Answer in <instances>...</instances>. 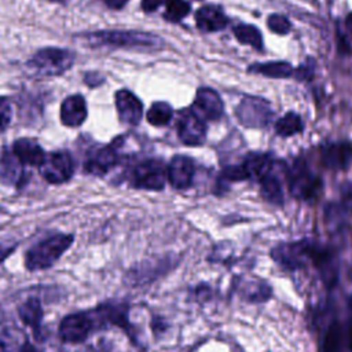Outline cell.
Segmentation results:
<instances>
[{"instance_id": "obj_1", "label": "cell", "mask_w": 352, "mask_h": 352, "mask_svg": "<svg viewBox=\"0 0 352 352\" xmlns=\"http://www.w3.org/2000/svg\"><path fill=\"white\" fill-rule=\"evenodd\" d=\"M76 40H80L84 45L99 48H128V50H158L162 47L164 41L161 37L146 33V32H132V30H102L92 32L88 34H81Z\"/></svg>"}, {"instance_id": "obj_2", "label": "cell", "mask_w": 352, "mask_h": 352, "mask_svg": "<svg viewBox=\"0 0 352 352\" xmlns=\"http://www.w3.org/2000/svg\"><path fill=\"white\" fill-rule=\"evenodd\" d=\"M73 239L72 234H56L38 242L25 256L26 268L37 271L54 265L73 243Z\"/></svg>"}, {"instance_id": "obj_3", "label": "cell", "mask_w": 352, "mask_h": 352, "mask_svg": "<svg viewBox=\"0 0 352 352\" xmlns=\"http://www.w3.org/2000/svg\"><path fill=\"white\" fill-rule=\"evenodd\" d=\"M74 63V54L65 48L47 47L37 51L32 59L28 62L29 69H32L38 76L54 77L66 73Z\"/></svg>"}, {"instance_id": "obj_4", "label": "cell", "mask_w": 352, "mask_h": 352, "mask_svg": "<svg viewBox=\"0 0 352 352\" xmlns=\"http://www.w3.org/2000/svg\"><path fill=\"white\" fill-rule=\"evenodd\" d=\"M315 245L307 239L280 243L272 249V260L287 271H294L312 263Z\"/></svg>"}, {"instance_id": "obj_5", "label": "cell", "mask_w": 352, "mask_h": 352, "mask_svg": "<svg viewBox=\"0 0 352 352\" xmlns=\"http://www.w3.org/2000/svg\"><path fill=\"white\" fill-rule=\"evenodd\" d=\"M287 177L289 190L292 195L298 199L311 201L316 198L322 190L320 177L316 176L301 160L294 162L292 170L287 172Z\"/></svg>"}, {"instance_id": "obj_6", "label": "cell", "mask_w": 352, "mask_h": 352, "mask_svg": "<svg viewBox=\"0 0 352 352\" xmlns=\"http://www.w3.org/2000/svg\"><path fill=\"white\" fill-rule=\"evenodd\" d=\"M272 114L270 102L258 96H245L235 109L238 121L246 128H263L268 125Z\"/></svg>"}, {"instance_id": "obj_7", "label": "cell", "mask_w": 352, "mask_h": 352, "mask_svg": "<svg viewBox=\"0 0 352 352\" xmlns=\"http://www.w3.org/2000/svg\"><path fill=\"white\" fill-rule=\"evenodd\" d=\"M168 177V169L158 160H146L132 170V184L138 188L162 190Z\"/></svg>"}, {"instance_id": "obj_8", "label": "cell", "mask_w": 352, "mask_h": 352, "mask_svg": "<svg viewBox=\"0 0 352 352\" xmlns=\"http://www.w3.org/2000/svg\"><path fill=\"white\" fill-rule=\"evenodd\" d=\"M179 139L187 146H201L206 139V125L194 109H186L177 118Z\"/></svg>"}, {"instance_id": "obj_9", "label": "cell", "mask_w": 352, "mask_h": 352, "mask_svg": "<svg viewBox=\"0 0 352 352\" xmlns=\"http://www.w3.org/2000/svg\"><path fill=\"white\" fill-rule=\"evenodd\" d=\"M41 176L48 183H65L73 175V161L66 151H54L45 155L44 162L38 166Z\"/></svg>"}, {"instance_id": "obj_10", "label": "cell", "mask_w": 352, "mask_h": 352, "mask_svg": "<svg viewBox=\"0 0 352 352\" xmlns=\"http://www.w3.org/2000/svg\"><path fill=\"white\" fill-rule=\"evenodd\" d=\"M94 327L91 316L85 314H70L59 323V337L63 342L78 344L84 341Z\"/></svg>"}, {"instance_id": "obj_11", "label": "cell", "mask_w": 352, "mask_h": 352, "mask_svg": "<svg viewBox=\"0 0 352 352\" xmlns=\"http://www.w3.org/2000/svg\"><path fill=\"white\" fill-rule=\"evenodd\" d=\"M322 164L333 170L345 169L352 161V143L348 140L331 142L320 150Z\"/></svg>"}, {"instance_id": "obj_12", "label": "cell", "mask_w": 352, "mask_h": 352, "mask_svg": "<svg viewBox=\"0 0 352 352\" xmlns=\"http://www.w3.org/2000/svg\"><path fill=\"white\" fill-rule=\"evenodd\" d=\"M116 107L118 113V118L125 125H138L143 116V104L131 91L120 89L116 96Z\"/></svg>"}, {"instance_id": "obj_13", "label": "cell", "mask_w": 352, "mask_h": 352, "mask_svg": "<svg viewBox=\"0 0 352 352\" xmlns=\"http://www.w3.org/2000/svg\"><path fill=\"white\" fill-rule=\"evenodd\" d=\"M192 109L202 117L210 121L221 118L224 113V104L221 98L212 88L202 87L197 91Z\"/></svg>"}, {"instance_id": "obj_14", "label": "cell", "mask_w": 352, "mask_h": 352, "mask_svg": "<svg viewBox=\"0 0 352 352\" xmlns=\"http://www.w3.org/2000/svg\"><path fill=\"white\" fill-rule=\"evenodd\" d=\"M118 146L120 139L114 140L109 146L95 150L85 162V170L92 175H104L106 172H109L118 161Z\"/></svg>"}, {"instance_id": "obj_15", "label": "cell", "mask_w": 352, "mask_h": 352, "mask_svg": "<svg viewBox=\"0 0 352 352\" xmlns=\"http://www.w3.org/2000/svg\"><path fill=\"white\" fill-rule=\"evenodd\" d=\"M195 166L191 158L186 155H175L168 166V180L176 190H186L191 186Z\"/></svg>"}, {"instance_id": "obj_16", "label": "cell", "mask_w": 352, "mask_h": 352, "mask_svg": "<svg viewBox=\"0 0 352 352\" xmlns=\"http://www.w3.org/2000/svg\"><path fill=\"white\" fill-rule=\"evenodd\" d=\"M195 22L197 28L201 32L212 33L224 29L228 23V18L226 16L221 7L214 4H206L198 8V11L195 12Z\"/></svg>"}, {"instance_id": "obj_17", "label": "cell", "mask_w": 352, "mask_h": 352, "mask_svg": "<svg viewBox=\"0 0 352 352\" xmlns=\"http://www.w3.org/2000/svg\"><path fill=\"white\" fill-rule=\"evenodd\" d=\"M87 118V102L81 95L67 96L60 106V121L70 128L80 126Z\"/></svg>"}, {"instance_id": "obj_18", "label": "cell", "mask_w": 352, "mask_h": 352, "mask_svg": "<svg viewBox=\"0 0 352 352\" xmlns=\"http://www.w3.org/2000/svg\"><path fill=\"white\" fill-rule=\"evenodd\" d=\"M12 153L18 158V161L23 165L40 166L45 160V153L41 146L29 138H21L14 142Z\"/></svg>"}, {"instance_id": "obj_19", "label": "cell", "mask_w": 352, "mask_h": 352, "mask_svg": "<svg viewBox=\"0 0 352 352\" xmlns=\"http://www.w3.org/2000/svg\"><path fill=\"white\" fill-rule=\"evenodd\" d=\"M248 179L261 182L275 168V161L265 153H249L242 162Z\"/></svg>"}, {"instance_id": "obj_20", "label": "cell", "mask_w": 352, "mask_h": 352, "mask_svg": "<svg viewBox=\"0 0 352 352\" xmlns=\"http://www.w3.org/2000/svg\"><path fill=\"white\" fill-rule=\"evenodd\" d=\"M250 73L263 74L270 78H287L293 74V67L287 62H265L254 63L248 69Z\"/></svg>"}, {"instance_id": "obj_21", "label": "cell", "mask_w": 352, "mask_h": 352, "mask_svg": "<svg viewBox=\"0 0 352 352\" xmlns=\"http://www.w3.org/2000/svg\"><path fill=\"white\" fill-rule=\"evenodd\" d=\"M241 293L242 297L248 301L263 302L271 297L272 289L267 282L261 279H249L241 287Z\"/></svg>"}, {"instance_id": "obj_22", "label": "cell", "mask_w": 352, "mask_h": 352, "mask_svg": "<svg viewBox=\"0 0 352 352\" xmlns=\"http://www.w3.org/2000/svg\"><path fill=\"white\" fill-rule=\"evenodd\" d=\"M258 183L261 187V195L265 201H268L270 204H274V205L283 204V188H282L279 179L274 173V169Z\"/></svg>"}, {"instance_id": "obj_23", "label": "cell", "mask_w": 352, "mask_h": 352, "mask_svg": "<svg viewBox=\"0 0 352 352\" xmlns=\"http://www.w3.org/2000/svg\"><path fill=\"white\" fill-rule=\"evenodd\" d=\"M18 312H19L21 320L26 326H29L32 329H37L40 326L41 319H43V308H41V304H40L38 298H36V297L28 298L18 308Z\"/></svg>"}, {"instance_id": "obj_24", "label": "cell", "mask_w": 352, "mask_h": 352, "mask_svg": "<svg viewBox=\"0 0 352 352\" xmlns=\"http://www.w3.org/2000/svg\"><path fill=\"white\" fill-rule=\"evenodd\" d=\"M128 311L124 304H109L102 305L98 309V318L102 323H113L117 326H122L124 329L128 327Z\"/></svg>"}, {"instance_id": "obj_25", "label": "cell", "mask_w": 352, "mask_h": 352, "mask_svg": "<svg viewBox=\"0 0 352 352\" xmlns=\"http://www.w3.org/2000/svg\"><path fill=\"white\" fill-rule=\"evenodd\" d=\"M234 34L241 44L250 45L257 51L263 50V36L260 30L253 25L241 23L234 28Z\"/></svg>"}, {"instance_id": "obj_26", "label": "cell", "mask_w": 352, "mask_h": 352, "mask_svg": "<svg viewBox=\"0 0 352 352\" xmlns=\"http://www.w3.org/2000/svg\"><path fill=\"white\" fill-rule=\"evenodd\" d=\"M304 128L302 125V120L297 113L289 111L286 113L283 117H280L276 122H275V131L279 136L283 138H289L293 136L298 132H301Z\"/></svg>"}, {"instance_id": "obj_27", "label": "cell", "mask_w": 352, "mask_h": 352, "mask_svg": "<svg viewBox=\"0 0 352 352\" xmlns=\"http://www.w3.org/2000/svg\"><path fill=\"white\" fill-rule=\"evenodd\" d=\"M173 111L166 102H155L147 111V121L154 126H164L172 120Z\"/></svg>"}, {"instance_id": "obj_28", "label": "cell", "mask_w": 352, "mask_h": 352, "mask_svg": "<svg viewBox=\"0 0 352 352\" xmlns=\"http://www.w3.org/2000/svg\"><path fill=\"white\" fill-rule=\"evenodd\" d=\"M190 12V4L184 0H165V19L179 22Z\"/></svg>"}, {"instance_id": "obj_29", "label": "cell", "mask_w": 352, "mask_h": 352, "mask_svg": "<svg viewBox=\"0 0 352 352\" xmlns=\"http://www.w3.org/2000/svg\"><path fill=\"white\" fill-rule=\"evenodd\" d=\"M267 25H268L270 30H272L274 33H278V34H286L292 29V25L289 22V19L283 15H279V14L270 15L268 21H267Z\"/></svg>"}, {"instance_id": "obj_30", "label": "cell", "mask_w": 352, "mask_h": 352, "mask_svg": "<svg viewBox=\"0 0 352 352\" xmlns=\"http://www.w3.org/2000/svg\"><path fill=\"white\" fill-rule=\"evenodd\" d=\"M11 120H12L11 102L7 98L0 96V133H3L8 128Z\"/></svg>"}, {"instance_id": "obj_31", "label": "cell", "mask_w": 352, "mask_h": 352, "mask_svg": "<svg viewBox=\"0 0 352 352\" xmlns=\"http://www.w3.org/2000/svg\"><path fill=\"white\" fill-rule=\"evenodd\" d=\"M223 177L230 182H241L248 179V175L245 172L243 165H231L223 169Z\"/></svg>"}, {"instance_id": "obj_32", "label": "cell", "mask_w": 352, "mask_h": 352, "mask_svg": "<svg viewBox=\"0 0 352 352\" xmlns=\"http://www.w3.org/2000/svg\"><path fill=\"white\" fill-rule=\"evenodd\" d=\"M14 336L15 333L10 334L8 331L0 334V352H15V346H18V338Z\"/></svg>"}, {"instance_id": "obj_33", "label": "cell", "mask_w": 352, "mask_h": 352, "mask_svg": "<svg viewBox=\"0 0 352 352\" xmlns=\"http://www.w3.org/2000/svg\"><path fill=\"white\" fill-rule=\"evenodd\" d=\"M314 70H315V62L311 58H308L304 63L300 65V67L296 72V76L300 80H311L314 76Z\"/></svg>"}, {"instance_id": "obj_34", "label": "cell", "mask_w": 352, "mask_h": 352, "mask_svg": "<svg viewBox=\"0 0 352 352\" xmlns=\"http://www.w3.org/2000/svg\"><path fill=\"white\" fill-rule=\"evenodd\" d=\"M162 3H165V0H142V10L144 12H154Z\"/></svg>"}, {"instance_id": "obj_35", "label": "cell", "mask_w": 352, "mask_h": 352, "mask_svg": "<svg viewBox=\"0 0 352 352\" xmlns=\"http://www.w3.org/2000/svg\"><path fill=\"white\" fill-rule=\"evenodd\" d=\"M104 81V77L98 74V73H87L85 74V82L89 85V87H98L100 85L102 82Z\"/></svg>"}, {"instance_id": "obj_36", "label": "cell", "mask_w": 352, "mask_h": 352, "mask_svg": "<svg viewBox=\"0 0 352 352\" xmlns=\"http://www.w3.org/2000/svg\"><path fill=\"white\" fill-rule=\"evenodd\" d=\"M109 8H113V10H120L124 7V4L128 1V0H102Z\"/></svg>"}, {"instance_id": "obj_37", "label": "cell", "mask_w": 352, "mask_h": 352, "mask_svg": "<svg viewBox=\"0 0 352 352\" xmlns=\"http://www.w3.org/2000/svg\"><path fill=\"white\" fill-rule=\"evenodd\" d=\"M15 246H6V248H0V263L7 257L10 256L12 252H14Z\"/></svg>"}, {"instance_id": "obj_38", "label": "cell", "mask_w": 352, "mask_h": 352, "mask_svg": "<svg viewBox=\"0 0 352 352\" xmlns=\"http://www.w3.org/2000/svg\"><path fill=\"white\" fill-rule=\"evenodd\" d=\"M18 352H38L32 344H29V342H23L22 344V346L18 349Z\"/></svg>"}, {"instance_id": "obj_39", "label": "cell", "mask_w": 352, "mask_h": 352, "mask_svg": "<svg viewBox=\"0 0 352 352\" xmlns=\"http://www.w3.org/2000/svg\"><path fill=\"white\" fill-rule=\"evenodd\" d=\"M345 23H346L348 30L352 33V12L348 14V16H346V19H345Z\"/></svg>"}]
</instances>
